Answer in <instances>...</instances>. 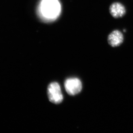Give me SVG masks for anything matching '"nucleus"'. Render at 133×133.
<instances>
[{"label":"nucleus","instance_id":"2","mask_svg":"<svg viewBox=\"0 0 133 133\" xmlns=\"http://www.w3.org/2000/svg\"><path fill=\"white\" fill-rule=\"evenodd\" d=\"M48 97L52 103L58 104L63 100V95L59 84L56 82L50 84L48 88Z\"/></svg>","mask_w":133,"mask_h":133},{"label":"nucleus","instance_id":"1","mask_svg":"<svg viewBox=\"0 0 133 133\" xmlns=\"http://www.w3.org/2000/svg\"><path fill=\"white\" fill-rule=\"evenodd\" d=\"M61 7L58 0H42L38 8V14L43 21H54L59 17Z\"/></svg>","mask_w":133,"mask_h":133},{"label":"nucleus","instance_id":"5","mask_svg":"<svg viewBox=\"0 0 133 133\" xmlns=\"http://www.w3.org/2000/svg\"><path fill=\"white\" fill-rule=\"evenodd\" d=\"M125 8L123 4L118 2L113 3L109 7V12L115 18L123 17L126 14Z\"/></svg>","mask_w":133,"mask_h":133},{"label":"nucleus","instance_id":"3","mask_svg":"<svg viewBox=\"0 0 133 133\" xmlns=\"http://www.w3.org/2000/svg\"><path fill=\"white\" fill-rule=\"evenodd\" d=\"M65 87L68 94L74 95L78 94L82 91V84L78 78H69L65 82Z\"/></svg>","mask_w":133,"mask_h":133},{"label":"nucleus","instance_id":"4","mask_svg":"<svg viewBox=\"0 0 133 133\" xmlns=\"http://www.w3.org/2000/svg\"><path fill=\"white\" fill-rule=\"evenodd\" d=\"M108 43L111 46H119L124 41V35L121 32L115 30L109 34L108 37Z\"/></svg>","mask_w":133,"mask_h":133}]
</instances>
